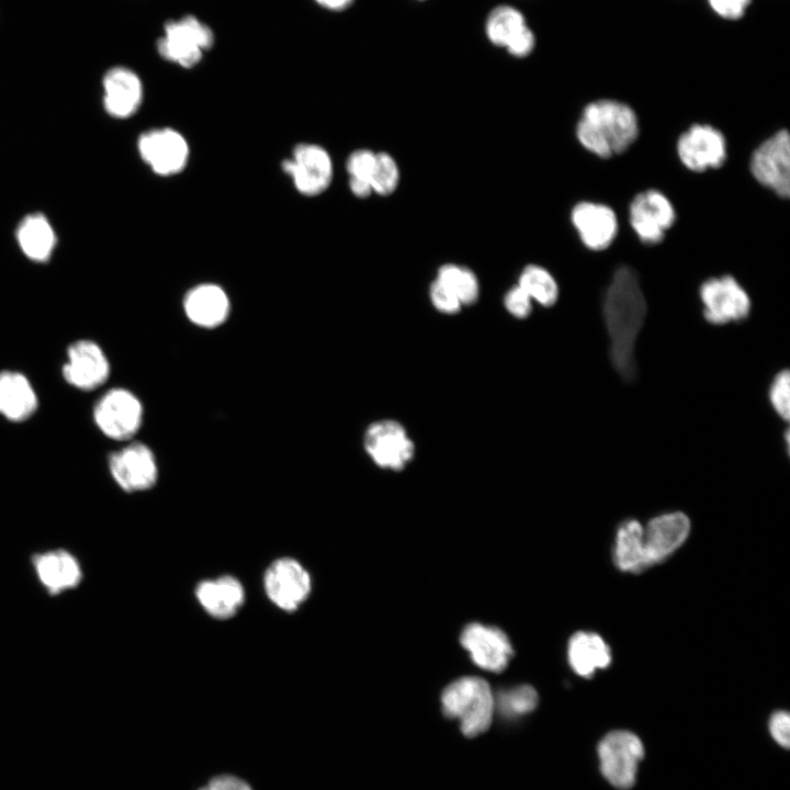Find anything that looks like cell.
I'll return each mask as SVG.
<instances>
[{
  "instance_id": "1",
  "label": "cell",
  "mask_w": 790,
  "mask_h": 790,
  "mask_svg": "<svg viewBox=\"0 0 790 790\" xmlns=\"http://www.w3.org/2000/svg\"><path fill=\"white\" fill-rule=\"evenodd\" d=\"M646 313L637 273L629 266L619 267L603 295L602 318L611 364L624 381H632L636 374L635 345Z\"/></svg>"
},
{
  "instance_id": "2",
  "label": "cell",
  "mask_w": 790,
  "mask_h": 790,
  "mask_svg": "<svg viewBox=\"0 0 790 790\" xmlns=\"http://www.w3.org/2000/svg\"><path fill=\"white\" fill-rule=\"evenodd\" d=\"M639 121L628 104L617 100L588 103L577 122L576 136L580 145L600 158L625 151L639 136Z\"/></svg>"
},
{
  "instance_id": "3",
  "label": "cell",
  "mask_w": 790,
  "mask_h": 790,
  "mask_svg": "<svg viewBox=\"0 0 790 790\" xmlns=\"http://www.w3.org/2000/svg\"><path fill=\"white\" fill-rule=\"evenodd\" d=\"M443 713L460 721V729L467 737H475L488 730L495 710L490 687L479 677H462L451 682L441 696Z\"/></svg>"
},
{
  "instance_id": "4",
  "label": "cell",
  "mask_w": 790,
  "mask_h": 790,
  "mask_svg": "<svg viewBox=\"0 0 790 790\" xmlns=\"http://www.w3.org/2000/svg\"><path fill=\"white\" fill-rule=\"evenodd\" d=\"M597 753L600 771L612 787L620 790L633 787L645 754L637 735L627 730L611 731L598 743Z\"/></svg>"
},
{
  "instance_id": "5",
  "label": "cell",
  "mask_w": 790,
  "mask_h": 790,
  "mask_svg": "<svg viewBox=\"0 0 790 790\" xmlns=\"http://www.w3.org/2000/svg\"><path fill=\"white\" fill-rule=\"evenodd\" d=\"M93 421L108 438L124 441L139 430L144 409L139 398L131 391L115 387L104 393L93 408Z\"/></svg>"
},
{
  "instance_id": "6",
  "label": "cell",
  "mask_w": 790,
  "mask_h": 790,
  "mask_svg": "<svg viewBox=\"0 0 790 790\" xmlns=\"http://www.w3.org/2000/svg\"><path fill=\"white\" fill-rule=\"evenodd\" d=\"M703 318L711 325L745 320L752 309L746 290L732 275L713 276L699 287Z\"/></svg>"
},
{
  "instance_id": "7",
  "label": "cell",
  "mask_w": 790,
  "mask_h": 790,
  "mask_svg": "<svg viewBox=\"0 0 790 790\" xmlns=\"http://www.w3.org/2000/svg\"><path fill=\"white\" fill-rule=\"evenodd\" d=\"M363 447L381 469L403 471L415 456V443L405 427L392 419L372 422L363 436Z\"/></svg>"
},
{
  "instance_id": "8",
  "label": "cell",
  "mask_w": 790,
  "mask_h": 790,
  "mask_svg": "<svg viewBox=\"0 0 790 790\" xmlns=\"http://www.w3.org/2000/svg\"><path fill=\"white\" fill-rule=\"evenodd\" d=\"M213 40L211 29L190 15L168 22L157 47L166 60L191 68L201 60L203 52L212 46Z\"/></svg>"
},
{
  "instance_id": "9",
  "label": "cell",
  "mask_w": 790,
  "mask_h": 790,
  "mask_svg": "<svg viewBox=\"0 0 790 790\" xmlns=\"http://www.w3.org/2000/svg\"><path fill=\"white\" fill-rule=\"evenodd\" d=\"M749 169L758 183L780 198L790 193V138L787 129L778 131L752 154Z\"/></svg>"
},
{
  "instance_id": "10",
  "label": "cell",
  "mask_w": 790,
  "mask_h": 790,
  "mask_svg": "<svg viewBox=\"0 0 790 790\" xmlns=\"http://www.w3.org/2000/svg\"><path fill=\"white\" fill-rule=\"evenodd\" d=\"M142 160L158 176L180 173L189 160V145L184 136L170 127L153 128L137 140Z\"/></svg>"
},
{
  "instance_id": "11",
  "label": "cell",
  "mask_w": 790,
  "mask_h": 790,
  "mask_svg": "<svg viewBox=\"0 0 790 790\" xmlns=\"http://www.w3.org/2000/svg\"><path fill=\"white\" fill-rule=\"evenodd\" d=\"M283 171L303 195L316 196L330 185L332 160L325 148L316 144L297 145L290 159L282 162Z\"/></svg>"
},
{
  "instance_id": "12",
  "label": "cell",
  "mask_w": 790,
  "mask_h": 790,
  "mask_svg": "<svg viewBox=\"0 0 790 790\" xmlns=\"http://www.w3.org/2000/svg\"><path fill=\"white\" fill-rule=\"evenodd\" d=\"M114 482L127 493L150 489L158 479V464L151 449L140 442L112 452L108 460Z\"/></svg>"
},
{
  "instance_id": "13",
  "label": "cell",
  "mask_w": 790,
  "mask_h": 790,
  "mask_svg": "<svg viewBox=\"0 0 790 790\" xmlns=\"http://www.w3.org/2000/svg\"><path fill=\"white\" fill-rule=\"evenodd\" d=\"M629 221L643 244L656 245L675 223L676 212L665 194L651 189L633 198L629 206Z\"/></svg>"
},
{
  "instance_id": "14",
  "label": "cell",
  "mask_w": 790,
  "mask_h": 790,
  "mask_svg": "<svg viewBox=\"0 0 790 790\" xmlns=\"http://www.w3.org/2000/svg\"><path fill=\"white\" fill-rule=\"evenodd\" d=\"M110 362L103 349L89 339L69 345L61 373L72 387L89 392L103 385L110 375Z\"/></svg>"
},
{
  "instance_id": "15",
  "label": "cell",
  "mask_w": 790,
  "mask_h": 790,
  "mask_svg": "<svg viewBox=\"0 0 790 790\" xmlns=\"http://www.w3.org/2000/svg\"><path fill=\"white\" fill-rule=\"evenodd\" d=\"M268 598L284 611L296 610L308 597L312 583L300 562L282 557L271 563L264 574Z\"/></svg>"
},
{
  "instance_id": "16",
  "label": "cell",
  "mask_w": 790,
  "mask_h": 790,
  "mask_svg": "<svg viewBox=\"0 0 790 790\" xmlns=\"http://www.w3.org/2000/svg\"><path fill=\"white\" fill-rule=\"evenodd\" d=\"M677 154L691 171L720 168L726 160V139L709 124H693L677 140Z\"/></svg>"
},
{
  "instance_id": "17",
  "label": "cell",
  "mask_w": 790,
  "mask_h": 790,
  "mask_svg": "<svg viewBox=\"0 0 790 790\" xmlns=\"http://www.w3.org/2000/svg\"><path fill=\"white\" fill-rule=\"evenodd\" d=\"M690 520L681 511L663 514L651 519L643 527V543L646 568L665 561L687 540Z\"/></svg>"
},
{
  "instance_id": "18",
  "label": "cell",
  "mask_w": 790,
  "mask_h": 790,
  "mask_svg": "<svg viewBox=\"0 0 790 790\" xmlns=\"http://www.w3.org/2000/svg\"><path fill=\"white\" fill-rule=\"evenodd\" d=\"M31 563L40 584L52 596L77 588L83 578L79 560L65 549L35 553Z\"/></svg>"
},
{
  "instance_id": "19",
  "label": "cell",
  "mask_w": 790,
  "mask_h": 790,
  "mask_svg": "<svg viewBox=\"0 0 790 790\" xmlns=\"http://www.w3.org/2000/svg\"><path fill=\"white\" fill-rule=\"evenodd\" d=\"M460 641L473 662L490 672L505 669L512 655L507 635L494 627L471 623L463 630Z\"/></svg>"
},
{
  "instance_id": "20",
  "label": "cell",
  "mask_w": 790,
  "mask_h": 790,
  "mask_svg": "<svg viewBox=\"0 0 790 790\" xmlns=\"http://www.w3.org/2000/svg\"><path fill=\"white\" fill-rule=\"evenodd\" d=\"M571 219L582 242L590 250H603L616 238L618 219L614 211L605 204L579 202L573 207Z\"/></svg>"
},
{
  "instance_id": "21",
  "label": "cell",
  "mask_w": 790,
  "mask_h": 790,
  "mask_svg": "<svg viewBox=\"0 0 790 790\" xmlns=\"http://www.w3.org/2000/svg\"><path fill=\"white\" fill-rule=\"evenodd\" d=\"M103 106L109 115L124 120L134 115L143 101L142 80L132 69L116 66L102 79Z\"/></svg>"
},
{
  "instance_id": "22",
  "label": "cell",
  "mask_w": 790,
  "mask_h": 790,
  "mask_svg": "<svg viewBox=\"0 0 790 790\" xmlns=\"http://www.w3.org/2000/svg\"><path fill=\"white\" fill-rule=\"evenodd\" d=\"M183 309L192 324L212 329L226 321L230 312V302L227 293L219 285L203 283L188 291L183 298Z\"/></svg>"
},
{
  "instance_id": "23",
  "label": "cell",
  "mask_w": 790,
  "mask_h": 790,
  "mask_svg": "<svg viewBox=\"0 0 790 790\" xmlns=\"http://www.w3.org/2000/svg\"><path fill=\"white\" fill-rule=\"evenodd\" d=\"M37 406V394L24 374L11 370L0 372L1 416L9 421L22 422L35 414Z\"/></svg>"
},
{
  "instance_id": "24",
  "label": "cell",
  "mask_w": 790,
  "mask_h": 790,
  "mask_svg": "<svg viewBox=\"0 0 790 790\" xmlns=\"http://www.w3.org/2000/svg\"><path fill=\"white\" fill-rule=\"evenodd\" d=\"M195 596L203 609L217 619L234 616L245 601L242 585L229 575L201 582Z\"/></svg>"
},
{
  "instance_id": "25",
  "label": "cell",
  "mask_w": 790,
  "mask_h": 790,
  "mask_svg": "<svg viewBox=\"0 0 790 790\" xmlns=\"http://www.w3.org/2000/svg\"><path fill=\"white\" fill-rule=\"evenodd\" d=\"M567 659L575 674L588 678L596 670L607 668L612 656L610 647L599 634L579 631L568 641Z\"/></svg>"
},
{
  "instance_id": "26",
  "label": "cell",
  "mask_w": 790,
  "mask_h": 790,
  "mask_svg": "<svg viewBox=\"0 0 790 790\" xmlns=\"http://www.w3.org/2000/svg\"><path fill=\"white\" fill-rule=\"evenodd\" d=\"M18 245L34 262H46L56 247V234L49 221L40 213L25 216L16 229Z\"/></svg>"
},
{
  "instance_id": "27",
  "label": "cell",
  "mask_w": 790,
  "mask_h": 790,
  "mask_svg": "<svg viewBox=\"0 0 790 790\" xmlns=\"http://www.w3.org/2000/svg\"><path fill=\"white\" fill-rule=\"evenodd\" d=\"M643 526L636 519L623 521L616 533L613 562L622 572H641L646 568Z\"/></svg>"
},
{
  "instance_id": "28",
  "label": "cell",
  "mask_w": 790,
  "mask_h": 790,
  "mask_svg": "<svg viewBox=\"0 0 790 790\" xmlns=\"http://www.w3.org/2000/svg\"><path fill=\"white\" fill-rule=\"evenodd\" d=\"M518 285L532 302L544 307L553 306L558 298V285L554 276L538 264H529L521 271Z\"/></svg>"
},
{
  "instance_id": "29",
  "label": "cell",
  "mask_w": 790,
  "mask_h": 790,
  "mask_svg": "<svg viewBox=\"0 0 790 790\" xmlns=\"http://www.w3.org/2000/svg\"><path fill=\"white\" fill-rule=\"evenodd\" d=\"M526 26L527 22L519 10L510 5H499L489 13L485 31L493 44L506 48Z\"/></svg>"
},
{
  "instance_id": "30",
  "label": "cell",
  "mask_w": 790,
  "mask_h": 790,
  "mask_svg": "<svg viewBox=\"0 0 790 790\" xmlns=\"http://www.w3.org/2000/svg\"><path fill=\"white\" fill-rule=\"evenodd\" d=\"M439 283L451 289L463 306L474 304L479 295V283L475 273L464 267L447 263L437 273Z\"/></svg>"
},
{
  "instance_id": "31",
  "label": "cell",
  "mask_w": 790,
  "mask_h": 790,
  "mask_svg": "<svg viewBox=\"0 0 790 790\" xmlns=\"http://www.w3.org/2000/svg\"><path fill=\"white\" fill-rule=\"evenodd\" d=\"M538 693L529 685H522L498 693L495 699V707L506 716L524 715L535 709Z\"/></svg>"
},
{
  "instance_id": "32",
  "label": "cell",
  "mask_w": 790,
  "mask_h": 790,
  "mask_svg": "<svg viewBox=\"0 0 790 790\" xmlns=\"http://www.w3.org/2000/svg\"><path fill=\"white\" fill-rule=\"evenodd\" d=\"M399 181V169L395 159L386 154H376V162L370 178L373 193L388 195L393 193Z\"/></svg>"
},
{
  "instance_id": "33",
  "label": "cell",
  "mask_w": 790,
  "mask_h": 790,
  "mask_svg": "<svg viewBox=\"0 0 790 790\" xmlns=\"http://www.w3.org/2000/svg\"><path fill=\"white\" fill-rule=\"evenodd\" d=\"M768 398L775 413L785 421L790 416V374L789 370L779 371L772 379Z\"/></svg>"
},
{
  "instance_id": "34",
  "label": "cell",
  "mask_w": 790,
  "mask_h": 790,
  "mask_svg": "<svg viewBox=\"0 0 790 790\" xmlns=\"http://www.w3.org/2000/svg\"><path fill=\"white\" fill-rule=\"evenodd\" d=\"M376 162V153L369 149L353 151L347 160L349 179L364 180L370 182Z\"/></svg>"
},
{
  "instance_id": "35",
  "label": "cell",
  "mask_w": 790,
  "mask_h": 790,
  "mask_svg": "<svg viewBox=\"0 0 790 790\" xmlns=\"http://www.w3.org/2000/svg\"><path fill=\"white\" fill-rule=\"evenodd\" d=\"M429 294L432 305L442 314L454 315L463 307L456 294L436 280L430 285Z\"/></svg>"
},
{
  "instance_id": "36",
  "label": "cell",
  "mask_w": 790,
  "mask_h": 790,
  "mask_svg": "<svg viewBox=\"0 0 790 790\" xmlns=\"http://www.w3.org/2000/svg\"><path fill=\"white\" fill-rule=\"evenodd\" d=\"M504 306L511 316L523 319L529 317L532 312V300L517 284L507 291L504 297Z\"/></svg>"
},
{
  "instance_id": "37",
  "label": "cell",
  "mask_w": 790,
  "mask_h": 790,
  "mask_svg": "<svg viewBox=\"0 0 790 790\" xmlns=\"http://www.w3.org/2000/svg\"><path fill=\"white\" fill-rule=\"evenodd\" d=\"M768 730L774 741L783 748L790 746V715L785 710L775 711L768 721Z\"/></svg>"
},
{
  "instance_id": "38",
  "label": "cell",
  "mask_w": 790,
  "mask_h": 790,
  "mask_svg": "<svg viewBox=\"0 0 790 790\" xmlns=\"http://www.w3.org/2000/svg\"><path fill=\"white\" fill-rule=\"evenodd\" d=\"M534 45V34L529 26H526L509 42L506 49L509 54L516 57H524L533 50Z\"/></svg>"
},
{
  "instance_id": "39",
  "label": "cell",
  "mask_w": 790,
  "mask_h": 790,
  "mask_svg": "<svg viewBox=\"0 0 790 790\" xmlns=\"http://www.w3.org/2000/svg\"><path fill=\"white\" fill-rule=\"evenodd\" d=\"M712 10L725 19L741 18L751 0H708Z\"/></svg>"
},
{
  "instance_id": "40",
  "label": "cell",
  "mask_w": 790,
  "mask_h": 790,
  "mask_svg": "<svg viewBox=\"0 0 790 790\" xmlns=\"http://www.w3.org/2000/svg\"><path fill=\"white\" fill-rule=\"evenodd\" d=\"M200 790H251V788L237 777L223 775L213 778L206 787Z\"/></svg>"
},
{
  "instance_id": "41",
  "label": "cell",
  "mask_w": 790,
  "mask_h": 790,
  "mask_svg": "<svg viewBox=\"0 0 790 790\" xmlns=\"http://www.w3.org/2000/svg\"><path fill=\"white\" fill-rule=\"evenodd\" d=\"M349 188L358 198H366L373 193L371 183L364 180L349 179Z\"/></svg>"
},
{
  "instance_id": "42",
  "label": "cell",
  "mask_w": 790,
  "mask_h": 790,
  "mask_svg": "<svg viewBox=\"0 0 790 790\" xmlns=\"http://www.w3.org/2000/svg\"><path fill=\"white\" fill-rule=\"evenodd\" d=\"M320 5L330 10H342L349 7L352 0H316Z\"/></svg>"
}]
</instances>
